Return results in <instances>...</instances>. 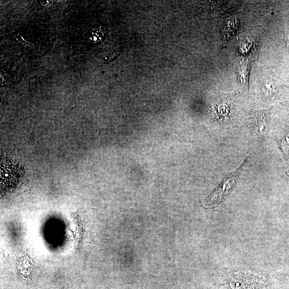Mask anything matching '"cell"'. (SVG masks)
Segmentation results:
<instances>
[{"label":"cell","instance_id":"obj_1","mask_svg":"<svg viewBox=\"0 0 289 289\" xmlns=\"http://www.w3.org/2000/svg\"><path fill=\"white\" fill-rule=\"evenodd\" d=\"M246 162L242 164L239 169L233 172H231L225 177L223 181L204 200L205 207H212L218 205L221 202L227 195L231 192L235 186L238 177L241 171L242 168Z\"/></svg>","mask_w":289,"mask_h":289},{"label":"cell","instance_id":"obj_2","mask_svg":"<svg viewBox=\"0 0 289 289\" xmlns=\"http://www.w3.org/2000/svg\"><path fill=\"white\" fill-rule=\"evenodd\" d=\"M256 279L251 275L242 274L236 275L230 282L233 289H256Z\"/></svg>","mask_w":289,"mask_h":289},{"label":"cell","instance_id":"obj_3","mask_svg":"<svg viewBox=\"0 0 289 289\" xmlns=\"http://www.w3.org/2000/svg\"><path fill=\"white\" fill-rule=\"evenodd\" d=\"M257 122L256 126L257 134L260 136L265 137L268 135V129L266 122V118L264 114H258L256 115Z\"/></svg>","mask_w":289,"mask_h":289},{"label":"cell","instance_id":"obj_4","mask_svg":"<svg viewBox=\"0 0 289 289\" xmlns=\"http://www.w3.org/2000/svg\"><path fill=\"white\" fill-rule=\"evenodd\" d=\"M282 152L287 160H289V128L279 142Z\"/></svg>","mask_w":289,"mask_h":289},{"label":"cell","instance_id":"obj_5","mask_svg":"<svg viewBox=\"0 0 289 289\" xmlns=\"http://www.w3.org/2000/svg\"><path fill=\"white\" fill-rule=\"evenodd\" d=\"M264 94L267 96L272 97L275 95V89L273 83L267 81L264 84Z\"/></svg>","mask_w":289,"mask_h":289},{"label":"cell","instance_id":"obj_6","mask_svg":"<svg viewBox=\"0 0 289 289\" xmlns=\"http://www.w3.org/2000/svg\"><path fill=\"white\" fill-rule=\"evenodd\" d=\"M286 43L288 48L289 49V26L288 27L286 33Z\"/></svg>","mask_w":289,"mask_h":289}]
</instances>
